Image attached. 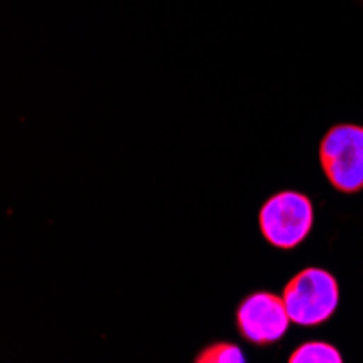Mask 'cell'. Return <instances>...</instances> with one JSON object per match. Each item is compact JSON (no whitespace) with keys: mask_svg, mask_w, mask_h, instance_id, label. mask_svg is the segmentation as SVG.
I'll list each match as a JSON object with an SVG mask.
<instances>
[{"mask_svg":"<svg viewBox=\"0 0 363 363\" xmlns=\"http://www.w3.org/2000/svg\"><path fill=\"white\" fill-rule=\"evenodd\" d=\"M289 322L291 320L283 298L270 291H257L248 296L246 301H242V305L238 307L240 333L248 342L259 346L279 342L285 335Z\"/></svg>","mask_w":363,"mask_h":363,"instance_id":"cell-4","label":"cell"},{"mask_svg":"<svg viewBox=\"0 0 363 363\" xmlns=\"http://www.w3.org/2000/svg\"><path fill=\"white\" fill-rule=\"evenodd\" d=\"M196 363H244V350L230 342H216L201 350L194 359Z\"/></svg>","mask_w":363,"mask_h":363,"instance_id":"cell-6","label":"cell"},{"mask_svg":"<svg viewBox=\"0 0 363 363\" xmlns=\"http://www.w3.org/2000/svg\"><path fill=\"white\" fill-rule=\"evenodd\" d=\"M261 233L274 248L291 250L305 242L313 226V205L298 191H281L259 213Z\"/></svg>","mask_w":363,"mask_h":363,"instance_id":"cell-3","label":"cell"},{"mask_svg":"<svg viewBox=\"0 0 363 363\" xmlns=\"http://www.w3.org/2000/svg\"><path fill=\"white\" fill-rule=\"evenodd\" d=\"M342 354L326 342H307L289 354V363H342Z\"/></svg>","mask_w":363,"mask_h":363,"instance_id":"cell-5","label":"cell"},{"mask_svg":"<svg viewBox=\"0 0 363 363\" xmlns=\"http://www.w3.org/2000/svg\"><path fill=\"white\" fill-rule=\"evenodd\" d=\"M283 303L289 320L298 326H318L337 309L340 287L331 272L307 268L296 274L283 289Z\"/></svg>","mask_w":363,"mask_h":363,"instance_id":"cell-1","label":"cell"},{"mask_svg":"<svg viewBox=\"0 0 363 363\" xmlns=\"http://www.w3.org/2000/svg\"><path fill=\"white\" fill-rule=\"evenodd\" d=\"M320 163L326 179L342 194L363 189V126H333L320 142Z\"/></svg>","mask_w":363,"mask_h":363,"instance_id":"cell-2","label":"cell"}]
</instances>
